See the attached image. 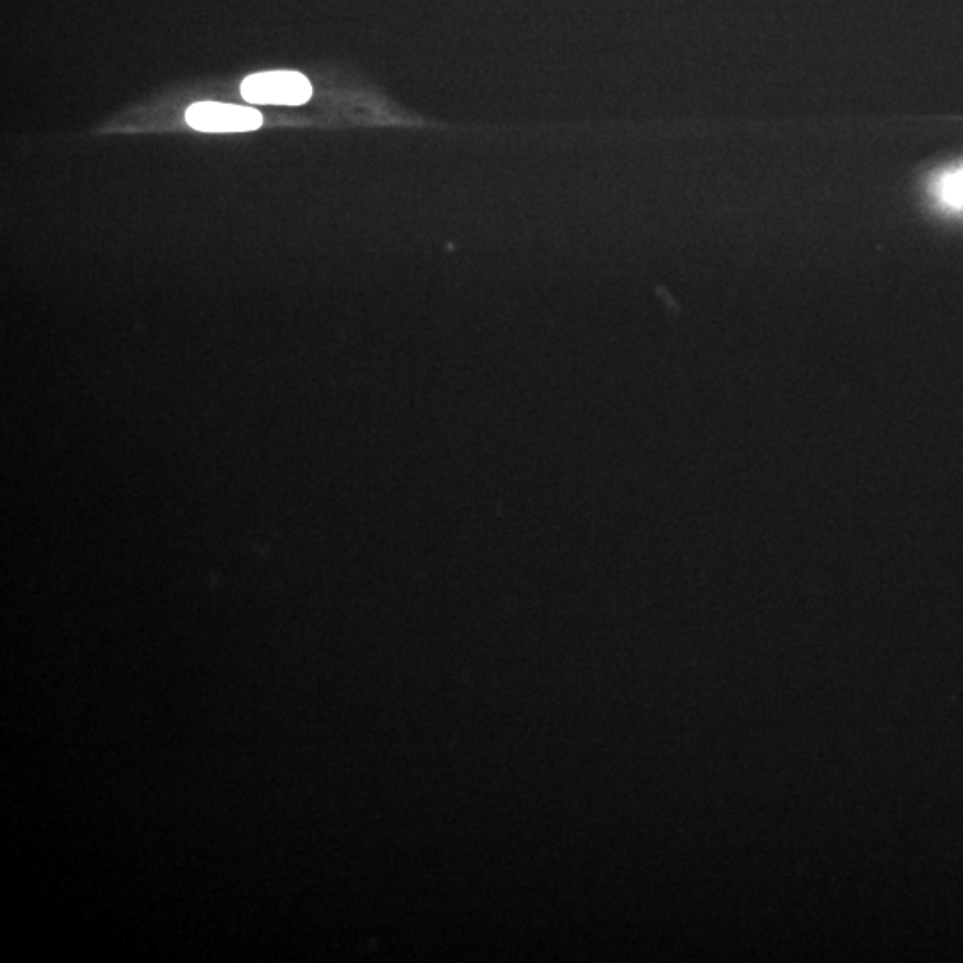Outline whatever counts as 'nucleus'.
I'll use <instances>...</instances> for the list:
<instances>
[{
    "mask_svg": "<svg viewBox=\"0 0 963 963\" xmlns=\"http://www.w3.org/2000/svg\"><path fill=\"white\" fill-rule=\"evenodd\" d=\"M242 97L257 106H302L312 97V86L300 72H261L243 79Z\"/></svg>",
    "mask_w": 963,
    "mask_h": 963,
    "instance_id": "obj_1",
    "label": "nucleus"
},
{
    "mask_svg": "<svg viewBox=\"0 0 963 963\" xmlns=\"http://www.w3.org/2000/svg\"><path fill=\"white\" fill-rule=\"evenodd\" d=\"M186 121L202 132H250L263 126V115L254 107L199 103L188 107Z\"/></svg>",
    "mask_w": 963,
    "mask_h": 963,
    "instance_id": "obj_2",
    "label": "nucleus"
},
{
    "mask_svg": "<svg viewBox=\"0 0 963 963\" xmlns=\"http://www.w3.org/2000/svg\"><path fill=\"white\" fill-rule=\"evenodd\" d=\"M940 196L945 204L962 207L963 205V168L959 172L950 173L940 181Z\"/></svg>",
    "mask_w": 963,
    "mask_h": 963,
    "instance_id": "obj_3",
    "label": "nucleus"
}]
</instances>
